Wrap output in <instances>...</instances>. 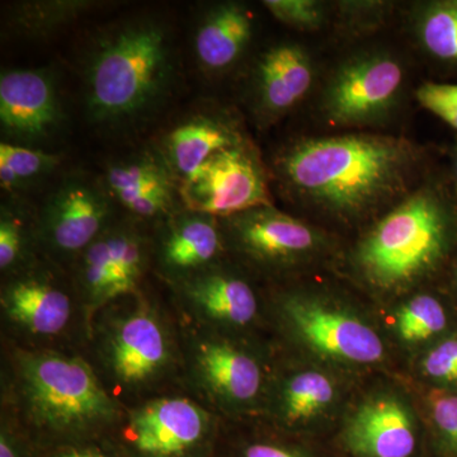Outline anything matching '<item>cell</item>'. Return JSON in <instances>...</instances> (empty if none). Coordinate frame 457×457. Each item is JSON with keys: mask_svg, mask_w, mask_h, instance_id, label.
Returning a JSON list of instances; mask_svg holds the SVG:
<instances>
[{"mask_svg": "<svg viewBox=\"0 0 457 457\" xmlns=\"http://www.w3.org/2000/svg\"><path fill=\"white\" fill-rule=\"evenodd\" d=\"M413 149L404 140L353 134L299 141L278 159L286 186L330 212L356 215L404 188Z\"/></svg>", "mask_w": 457, "mask_h": 457, "instance_id": "cell-1", "label": "cell"}, {"mask_svg": "<svg viewBox=\"0 0 457 457\" xmlns=\"http://www.w3.org/2000/svg\"><path fill=\"white\" fill-rule=\"evenodd\" d=\"M168 27L137 18L112 26L93 44L86 68V99L97 122L134 121L161 104L173 82Z\"/></svg>", "mask_w": 457, "mask_h": 457, "instance_id": "cell-2", "label": "cell"}, {"mask_svg": "<svg viewBox=\"0 0 457 457\" xmlns=\"http://www.w3.org/2000/svg\"><path fill=\"white\" fill-rule=\"evenodd\" d=\"M446 237V216L437 197L428 191L416 192L387 213L361 243L357 263L372 285L399 287L437 263Z\"/></svg>", "mask_w": 457, "mask_h": 457, "instance_id": "cell-3", "label": "cell"}, {"mask_svg": "<svg viewBox=\"0 0 457 457\" xmlns=\"http://www.w3.org/2000/svg\"><path fill=\"white\" fill-rule=\"evenodd\" d=\"M27 408L38 426L60 433L97 428L113 417L112 400L78 357L29 354L21 361Z\"/></svg>", "mask_w": 457, "mask_h": 457, "instance_id": "cell-4", "label": "cell"}, {"mask_svg": "<svg viewBox=\"0 0 457 457\" xmlns=\"http://www.w3.org/2000/svg\"><path fill=\"white\" fill-rule=\"evenodd\" d=\"M179 196L187 210L216 219L270 206L263 171L242 144L210 156L191 179L180 183Z\"/></svg>", "mask_w": 457, "mask_h": 457, "instance_id": "cell-5", "label": "cell"}, {"mask_svg": "<svg viewBox=\"0 0 457 457\" xmlns=\"http://www.w3.org/2000/svg\"><path fill=\"white\" fill-rule=\"evenodd\" d=\"M209 433L203 408L185 398H161L132 411L125 437L135 457H198Z\"/></svg>", "mask_w": 457, "mask_h": 457, "instance_id": "cell-6", "label": "cell"}, {"mask_svg": "<svg viewBox=\"0 0 457 457\" xmlns=\"http://www.w3.org/2000/svg\"><path fill=\"white\" fill-rule=\"evenodd\" d=\"M402 66L383 55L352 60L328 86L324 113L338 125H359L383 116L402 86Z\"/></svg>", "mask_w": 457, "mask_h": 457, "instance_id": "cell-7", "label": "cell"}, {"mask_svg": "<svg viewBox=\"0 0 457 457\" xmlns=\"http://www.w3.org/2000/svg\"><path fill=\"white\" fill-rule=\"evenodd\" d=\"M110 195L95 180L69 177L47 198L42 210V233L60 253L88 248L104 231L110 216Z\"/></svg>", "mask_w": 457, "mask_h": 457, "instance_id": "cell-8", "label": "cell"}, {"mask_svg": "<svg viewBox=\"0 0 457 457\" xmlns=\"http://www.w3.org/2000/svg\"><path fill=\"white\" fill-rule=\"evenodd\" d=\"M285 312L297 335L319 353L353 363H375L384 345L372 328L317 300L291 297Z\"/></svg>", "mask_w": 457, "mask_h": 457, "instance_id": "cell-9", "label": "cell"}, {"mask_svg": "<svg viewBox=\"0 0 457 457\" xmlns=\"http://www.w3.org/2000/svg\"><path fill=\"white\" fill-rule=\"evenodd\" d=\"M62 106L46 69L12 71L0 78L3 135L18 143L47 139L62 122Z\"/></svg>", "mask_w": 457, "mask_h": 457, "instance_id": "cell-10", "label": "cell"}, {"mask_svg": "<svg viewBox=\"0 0 457 457\" xmlns=\"http://www.w3.org/2000/svg\"><path fill=\"white\" fill-rule=\"evenodd\" d=\"M239 249L255 260L281 263L311 253L318 237L311 227L270 206L227 218Z\"/></svg>", "mask_w": 457, "mask_h": 457, "instance_id": "cell-11", "label": "cell"}, {"mask_svg": "<svg viewBox=\"0 0 457 457\" xmlns=\"http://www.w3.org/2000/svg\"><path fill=\"white\" fill-rule=\"evenodd\" d=\"M170 360V345L154 315L137 312L120 321L108 347V362L116 378L139 386L156 378Z\"/></svg>", "mask_w": 457, "mask_h": 457, "instance_id": "cell-12", "label": "cell"}, {"mask_svg": "<svg viewBox=\"0 0 457 457\" xmlns=\"http://www.w3.org/2000/svg\"><path fill=\"white\" fill-rule=\"evenodd\" d=\"M345 441L361 457H409L417 444L409 411L392 398L362 405L348 423Z\"/></svg>", "mask_w": 457, "mask_h": 457, "instance_id": "cell-13", "label": "cell"}, {"mask_svg": "<svg viewBox=\"0 0 457 457\" xmlns=\"http://www.w3.org/2000/svg\"><path fill=\"white\" fill-rule=\"evenodd\" d=\"M195 368L204 386L224 402L245 404L260 394L262 370L257 361L227 342L198 343Z\"/></svg>", "mask_w": 457, "mask_h": 457, "instance_id": "cell-14", "label": "cell"}, {"mask_svg": "<svg viewBox=\"0 0 457 457\" xmlns=\"http://www.w3.org/2000/svg\"><path fill=\"white\" fill-rule=\"evenodd\" d=\"M220 251L216 218L188 210L171 218L159 246V261L170 275L188 278L204 270Z\"/></svg>", "mask_w": 457, "mask_h": 457, "instance_id": "cell-15", "label": "cell"}, {"mask_svg": "<svg viewBox=\"0 0 457 457\" xmlns=\"http://www.w3.org/2000/svg\"><path fill=\"white\" fill-rule=\"evenodd\" d=\"M240 144L239 135L220 117L198 113L171 129L161 153L176 179L183 183L191 179L210 156Z\"/></svg>", "mask_w": 457, "mask_h": 457, "instance_id": "cell-16", "label": "cell"}, {"mask_svg": "<svg viewBox=\"0 0 457 457\" xmlns=\"http://www.w3.org/2000/svg\"><path fill=\"white\" fill-rule=\"evenodd\" d=\"M311 60L302 47L279 45L258 64V97L262 110L278 116L302 101L312 84Z\"/></svg>", "mask_w": 457, "mask_h": 457, "instance_id": "cell-17", "label": "cell"}, {"mask_svg": "<svg viewBox=\"0 0 457 457\" xmlns=\"http://www.w3.org/2000/svg\"><path fill=\"white\" fill-rule=\"evenodd\" d=\"M253 32L251 17L240 5L228 3L212 8L195 33V54L209 71H220L234 64Z\"/></svg>", "mask_w": 457, "mask_h": 457, "instance_id": "cell-18", "label": "cell"}, {"mask_svg": "<svg viewBox=\"0 0 457 457\" xmlns=\"http://www.w3.org/2000/svg\"><path fill=\"white\" fill-rule=\"evenodd\" d=\"M185 294L204 317L230 326H245L257 314V297L245 279L201 270L187 278Z\"/></svg>", "mask_w": 457, "mask_h": 457, "instance_id": "cell-19", "label": "cell"}, {"mask_svg": "<svg viewBox=\"0 0 457 457\" xmlns=\"http://www.w3.org/2000/svg\"><path fill=\"white\" fill-rule=\"evenodd\" d=\"M2 305L12 320L36 335H56L71 319L68 295L41 279H22L9 286Z\"/></svg>", "mask_w": 457, "mask_h": 457, "instance_id": "cell-20", "label": "cell"}, {"mask_svg": "<svg viewBox=\"0 0 457 457\" xmlns=\"http://www.w3.org/2000/svg\"><path fill=\"white\" fill-rule=\"evenodd\" d=\"M174 174L162 153L143 152L111 164L106 189L123 207L154 194H174Z\"/></svg>", "mask_w": 457, "mask_h": 457, "instance_id": "cell-21", "label": "cell"}, {"mask_svg": "<svg viewBox=\"0 0 457 457\" xmlns=\"http://www.w3.org/2000/svg\"><path fill=\"white\" fill-rule=\"evenodd\" d=\"M96 5L97 3L86 0L17 3L9 11L7 26L25 38L46 37L88 13Z\"/></svg>", "mask_w": 457, "mask_h": 457, "instance_id": "cell-22", "label": "cell"}, {"mask_svg": "<svg viewBox=\"0 0 457 457\" xmlns=\"http://www.w3.org/2000/svg\"><path fill=\"white\" fill-rule=\"evenodd\" d=\"M335 398V386L326 375L305 371L286 383L282 393V413L288 422L309 420L324 411Z\"/></svg>", "mask_w": 457, "mask_h": 457, "instance_id": "cell-23", "label": "cell"}, {"mask_svg": "<svg viewBox=\"0 0 457 457\" xmlns=\"http://www.w3.org/2000/svg\"><path fill=\"white\" fill-rule=\"evenodd\" d=\"M57 156L17 144H0V185L12 191L56 167Z\"/></svg>", "mask_w": 457, "mask_h": 457, "instance_id": "cell-24", "label": "cell"}, {"mask_svg": "<svg viewBox=\"0 0 457 457\" xmlns=\"http://www.w3.org/2000/svg\"><path fill=\"white\" fill-rule=\"evenodd\" d=\"M444 306L435 297L420 295L403 305L396 317V330L403 341L416 343L438 335L446 327Z\"/></svg>", "mask_w": 457, "mask_h": 457, "instance_id": "cell-25", "label": "cell"}, {"mask_svg": "<svg viewBox=\"0 0 457 457\" xmlns=\"http://www.w3.org/2000/svg\"><path fill=\"white\" fill-rule=\"evenodd\" d=\"M82 281L90 302H107L114 296V270L110 234L104 230L84 249L82 257Z\"/></svg>", "mask_w": 457, "mask_h": 457, "instance_id": "cell-26", "label": "cell"}, {"mask_svg": "<svg viewBox=\"0 0 457 457\" xmlns=\"http://www.w3.org/2000/svg\"><path fill=\"white\" fill-rule=\"evenodd\" d=\"M418 29L432 55L457 62V2L433 5L422 16Z\"/></svg>", "mask_w": 457, "mask_h": 457, "instance_id": "cell-27", "label": "cell"}, {"mask_svg": "<svg viewBox=\"0 0 457 457\" xmlns=\"http://www.w3.org/2000/svg\"><path fill=\"white\" fill-rule=\"evenodd\" d=\"M110 234L114 270V296L134 290L143 272L144 246L132 231L113 230Z\"/></svg>", "mask_w": 457, "mask_h": 457, "instance_id": "cell-28", "label": "cell"}, {"mask_svg": "<svg viewBox=\"0 0 457 457\" xmlns=\"http://www.w3.org/2000/svg\"><path fill=\"white\" fill-rule=\"evenodd\" d=\"M266 8L278 21L300 29H315L323 22V8L312 0H267Z\"/></svg>", "mask_w": 457, "mask_h": 457, "instance_id": "cell-29", "label": "cell"}, {"mask_svg": "<svg viewBox=\"0 0 457 457\" xmlns=\"http://www.w3.org/2000/svg\"><path fill=\"white\" fill-rule=\"evenodd\" d=\"M417 98L423 107L457 130V84H423Z\"/></svg>", "mask_w": 457, "mask_h": 457, "instance_id": "cell-30", "label": "cell"}, {"mask_svg": "<svg viewBox=\"0 0 457 457\" xmlns=\"http://www.w3.org/2000/svg\"><path fill=\"white\" fill-rule=\"evenodd\" d=\"M431 413L445 447L457 457V395L433 396Z\"/></svg>", "mask_w": 457, "mask_h": 457, "instance_id": "cell-31", "label": "cell"}, {"mask_svg": "<svg viewBox=\"0 0 457 457\" xmlns=\"http://www.w3.org/2000/svg\"><path fill=\"white\" fill-rule=\"evenodd\" d=\"M425 374L435 380L457 383V339L436 345L423 360Z\"/></svg>", "mask_w": 457, "mask_h": 457, "instance_id": "cell-32", "label": "cell"}, {"mask_svg": "<svg viewBox=\"0 0 457 457\" xmlns=\"http://www.w3.org/2000/svg\"><path fill=\"white\" fill-rule=\"evenodd\" d=\"M23 227L20 219L8 210L0 218V269L5 270L17 263L22 254Z\"/></svg>", "mask_w": 457, "mask_h": 457, "instance_id": "cell-33", "label": "cell"}, {"mask_svg": "<svg viewBox=\"0 0 457 457\" xmlns=\"http://www.w3.org/2000/svg\"><path fill=\"white\" fill-rule=\"evenodd\" d=\"M245 457H303L286 450L284 447L275 446L270 444H254L246 447Z\"/></svg>", "mask_w": 457, "mask_h": 457, "instance_id": "cell-34", "label": "cell"}, {"mask_svg": "<svg viewBox=\"0 0 457 457\" xmlns=\"http://www.w3.org/2000/svg\"><path fill=\"white\" fill-rule=\"evenodd\" d=\"M0 457H20L18 456L16 447L12 445L5 433H2V438H0Z\"/></svg>", "mask_w": 457, "mask_h": 457, "instance_id": "cell-35", "label": "cell"}, {"mask_svg": "<svg viewBox=\"0 0 457 457\" xmlns=\"http://www.w3.org/2000/svg\"><path fill=\"white\" fill-rule=\"evenodd\" d=\"M57 457H104L98 453H89V451H69Z\"/></svg>", "mask_w": 457, "mask_h": 457, "instance_id": "cell-36", "label": "cell"}]
</instances>
